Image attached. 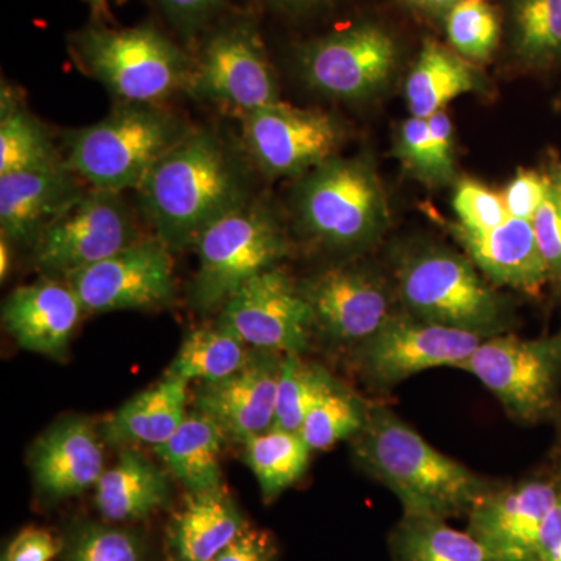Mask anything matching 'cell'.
I'll list each match as a JSON object with an SVG mask.
<instances>
[{
    "label": "cell",
    "mask_w": 561,
    "mask_h": 561,
    "mask_svg": "<svg viewBox=\"0 0 561 561\" xmlns=\"http://www.w3.org/2000/svg\"><path fill=\"white\" fill-rule=\"evenodd\" d=\"M187 91L242 116L279 102L275 70L254 22L228 21L206 36Z\"/></svg>",
    "instance_id": "12"
},
{
    "label": "cell",
    "mask_w": 561,
    "mask_h": 561,
    "mask_svg": "<svg viewBox=\"0 0 561 561\" xmlns=\"http://www.w3.org/2000/svg\"><path fill=\"white\" fill-rule=\"evenodd\" d=\"M80 68L122 103L160 105L187 91L194 61L153 25L92 24L70 38Z\"/></svg>",
    "instance_id": "6"
},
{
    "label": "cell",
    "mask_w": 561,
    "mask_h": 561,
    "mask_svg": "<svg viewBox=\"0 0 561 561\" xmlns=\"http://www.w3.org/2000/svg\"><path fill=\"white\" fill-rule=\"evenodd\" d=\"M457 368L474 376L516 423L540 424L559 416L561 331L538 339L494 335Z\"/></svg>",
    "instance_id": "8"
},
{
    "label": "cell",
    "mask_w": 561,
    "mask_h": 561,
    "mask_svg": "<svg viewBox=\"0 0 561 561\" xmlns=\"http://www.w3.org/2000/svg\"><path fill=\"white\" fill-rule=\"evenodd\" d=\"M354 463L400 500L404 515L456 518L497 485L426 442L387 405L373 402L364 430L351 438Z\"/></svg>",
    "instance_id": "2"
},
{
    "label": "cell",
    "mask_w": 561,
    "mask_h": 561,
    "mask_svg": "<svg viewBox=\"0 0 561 561\" xmlns=\"http://www.w3.org/2000/svg\"><path fill=\"white\" fill-rule=\"evenodd\" d=\"M451 49L471 62L490 60L500 46L501 16L486 0H459L445 16Z\"/></svg>",
    "instance_id": "37"
},
{
    "label": "cell",
    "mask_w": 561,
    "mask_h": 561,
    "mask_svg": "<svg viewBox=\"0 0 561 561\" xmlns=\"http://www.w3.org/2000/svg\"><path fill=\"white\" fill-rule=\"evenodd\" d=\"M561 169L551 172L548 194L531 219L549 283L561 287Z\"/></svg>",
    "instance_id": "39"
},
{
    "label": "cell",
    "mask_w": 561,
    "mask_h": 561,
    "mask_svg": "<svg viewBox=\"0 0 561 561\" xmlns=\"http://www.w3.org/2000/svg\"><path fill=\"white\" fill-rule=\"evenodd\" d=\"M62 541L49 530L27 527L16 535L3 553L9 561H50L61 553Z\"/></svg>",
    "instance_id": "43"
},
{
    "label": "cell",
    "mask_w": 561,
    "mask_h": 561,
    "mask_svg": "<svg viewBox=\"0 0 561 561\" xmlns=\"http://www.w3.org/2000/svg\"><path fill=\"white\" fill-rule=\"evenodd\" d=\"M283 359L278 351L251 348L238 371L220 381L198 383L192 397L194 411L213 420L228 442L239 445L272 430Z\"/></svg>",
    "instance_id": "18"
},
{
    "label": "cell",
    "mask_w": 561,
    "mask_h": 561,
    "mask_svg": "<svg viewBox=\"0 0 561 561\" xmlns=\"http://www.w3.org/2000/svg\"><path fill=\"white\" fill-rule=\"evenodd\" d=\"M138 241L135 217L121 192L87 187L41 234L33 262L47 278L68 280Z\"/></svg>",
    "instance_id": "10"
},
{
    "label": "cell",
    "mask_w": 561,
    "mask_h": 561,
    "mask_svg": "<svg viewBox=\"0 0 561 561\" xmlns=\"http://www.w3.org/2000/svg\"><path fill=\"white\" fill-rule=\"evenodd\" d=\"M219 321L250 348L305 354L313 341L312 316L298 280L280 267L253 276L228 298Z\"/></svg>",
    "instance_id": "15"
},
{
    "label": "cell",
    "mask_w": 561,
    "mask_h": 561,
    "mask_svg": "<svg viewBox=\"0 0 561 561\" xmlns=\"http://www.w3.org/2000/svg\"><path fill=\"white\" fill-rule=\"evenodd\" d=\"M400 60L397 38L371 21L308 41L297 54L302 80L343 102L367 101L386 90Z\"/></svg>",
    "instance_id": "11"
},
{
    "label": "cell",
    "mask_w": 561,
    "mask_h": 561,
    "mask_svg": "<svg viewBox=\"0 0 561 561\" xmlns=\"http://www.w3.org/2000/svg\"><path fill=\"white\" fill-rule=\"evenodd\" d=\"M391 276L402 311L483 339L507 334L515 309L467 254L434 242H413L393 251Z\"/></svg>",
    "instance_id": "3"
},
{
    "label": "cell",
    "mask_w": 561,
    "mask_h": 561,
    "mask_svg": "<svg viewBox=\"0 0 561 561\" xmlns=\"http://www.w3.org/2000/svg\"><path fill=\"white\" fill-rule=\"evenodd\" d=\"M485 339L400 311L353 353L368 389L386 393L405 379L437 367L457 368Z\"/></svg>",
    "instance_id": "13"
},
{
    "label": "cell",
    "mask_w": 561,
    "mask_h": 561,
    "mask_svg": "<svg viewBox=\"0 0 561 561\" xmlns=\"http://www.w3.org/2000/svg\"><path fill=\"white\" fill-rule=\"evenodd\" d=\"M373 402L365 401L337 378L312 405L300 427V435L312 451H324L356 437L370 416Z\"/></svg>",
    "instance_id": "34"
},
{
    "label": "cell",
    "mask_w": 561,
    "mask_h": 561,
    "mask_svg": "<svg viewBox=\"0 0 561 561\" xmlns=\"http://www.w3.org/2000/svg\"><path fill=\"white\" fill-rule=\"evenodd\" d=\"M560 179H561V171H560Z\"/></svg>",
    "instance_id": "50"
},
{
    "label": "cell",
    "mask_w": 561,
    "mask_h": 561,
    "mask_svg": "<svg viewBox=\"0 0 561 561\" xmlns=\"http://www.w3.org/2000/svg\"><path fill=\"white\" fill-rule=\"evenodd\" d=\"M278 548L267 530L247 524L214 561H276Z\"/></svg>",
    "instance_id": "42"
},
{
    "label": "cell",
    "mask_w": 561,
    "mask_h": 561,
    "mask_svg": "<svg viewBox=\"0 0 561 561\" xmlns=\"http://www.w3.org/2000/svg\"><path fill=\"white\" fill-rule=\"evenodd\" d=\"M481 72L471 61L437 41L424 43L405 81V101L411 116H434L460 95L482 90Z\"/></svg>",
    "instance_id": "26"
},
{
    "label": "cell",
    "mask_w": 561,
    "mask_h": 561,
    "mask_svg": "<svg viewBox=\"0 0 561 561\" xmlns=\"http://www.w3.org/2000/svg\"><path fill=\"white\" fill-rule=\"evenodd\" d=\"M250 351L231 328L217 320L213 327L197 328L184 337L164 376L198 383L220 381L245 364Z\"/></svg>",
    "instance_id": "31"
},
{
    "label": "cell",
    "mask_w": 561,
    "mask_h": 561,
    "mask_svg": "<svg viewBox=\"0 0 561 561\" xmlns=\"http://www.w3.org/2000/svg\"><path fill=\"white\" fill-rule=\"evenodd\" d=\"M561 494V468L500 485L468 513V531L496 561H538V538Z\"/></svg>",
    "instance_id": "17"
},
{
    "label": "cell",
    "mask_w": 561,
    "mask_h": 561,
    "mask_svg": "<svg viewBox=\"0 0 561 561\" xmlns=\"http://www.w3.org/2000/svg\"><path fill=\"white\" fill-rule=\"evenodd\" d=\"M394 157L427 187L456 183V135L446 110L434 116L402 121L394 136Z\"/></svg>",
    "instance_id": "28"
},
{
    "label": "cell",
    "mask_w": 561,
    "mask_h": 561,
    "mask_svg": "<svg viewBox=\"0 0 561 561\" xmlns=\"http://www.w3.org/2000/svg\"><path fill=\"white\" fill-rule=\"evenodd\" d=\"M83 312L68 280L44 276L11 291L2 306V321L22 350L60 359Z\"/></svg>",
    "instance_id": "20"
},
{
    "label": "cell",
    "mask_w": 561,
    "mask_h": 561,
    "mask_svg": "<svg viewBox=\"0 0 561 561\" xmlns=\"http://www.w3.org/2000/svg\"><path fill=\"white\" fill-rule=\"evenodd\" d=\"M334 376L323 365L306 360L305 354H284L276 389V430L298 432L312 405Z\"/></svg>",
    "instance_id": "35"
},
{
    "label": "cell",
    "mask_w": 561,
    "mask_h": 561,
    "mask_svg": "<svg viewBox=\"0 0 561 561\" xmlns=\"http://www.w3.org/2000/svg\"><path fill=\"white\" fill-rule=\"evenodd\" d=\"M453 208L457 216L456 225L471 232L494 230L511 219L501 192H494L472 179L456 181Z\"/></svg>",
    "instance_id": "38"
},
{
    "label": "cell",
    "mask_w": 561,
    "mask_h": 561,
    "mask_svg": "<svg viewBox=\"0 0 561 561\" xmlns=\"http://www.w3.org/2000/svg\"><path fill=\"white\" fill-rule=\"evenodd\" d=\"M262 2L280 13L302 14L319 10L332 0H262Z\"/></svg>",
    "instance_id": "46"
},
{
    "label": "cell",
    "mask_w": 561,
    "mask_h": 561,
    "mask_svg": "<svg viewBox=\"0 0 561 561\" xmlns=\"http://www.w3.org/2000/svg\"><path fill=\"white\" fill-rule=\"evenodd\" d=\"M242 448L243 461L260 483L265 502L275 501L301 481L312 454L300 432L276 427L247 438Z\"/></svg>",
    "instance_id": "29"
},
{
    "label": "cell",
    "mask_w": 561,
    "mask_h": 561,
    "mask_svg": "<svg viewBox=\"0 0 561 561\" xmlns=\"http://www.w3.org/2000/svg\"><path fill=\"white\" fill-rule=\"evenodd\" d=\"M65 162L43 122L21 105L2 88L0 113V176L9 173L38 171Z\"/></svg>",
    "instance_id": "32"
},
{
    "label": "cell",
    "mask_w": 561,
    "mask_h": 561,
    "mask_svg": "<svg viewBox=\"0 0 561 561\" xmlns=\"http://www.w3.org/2000/svg\"><path fill=\"white\" fill-rule=\"evenodd\" d=\"M194 249L198 267L190 301L195 311L208 316L220 311L247 280L279 267L290 243L271 203L254 197L203 232Z\"/></svg>",
    "instance_id": "7"
},
{
    "label": "cell",
    "mask_w": 561,
    "mask_h": 561,
    "mask_svg": "<svg viewBox=\"0 0 561 561\" xmlns=\"http://www.w3.org/2000/svg\"><path fill=\"white\" fill-rule=\"evenodd\" d=\"M191 130L160 105L119 102L102 121L66 133L65 164L95 190L138 191Z\"/></svg>",
    "instance_id": "5"
},
{
    "label": "cell",
    "mask_w": 561,
    "mask_h": 561,
    "mask_svg": "<svg viewBox=\"0 0 561 561\" xmlns=\"http://www.w3.org/2000/svg\"><path fill=\"white\" fill-rule=\"evenodd\" d=\"M409 9L416 11L427 18H438L445 20L448 11L456 5L459 0H401Z\"/></svg>",
    "instance_id": "45"
},
{
    "label": "cell",
    "mask_w": 561,
    "mask_h": 561,
    "mask_svg": "<svg viewBox=\"0 0 561 561\" xmlns=\"http://www.w3.org/2000/svg\"><path fill=\"white\" fill-rule=\"evenodd\" d=\"M61 541L62 561H150L142 535L114 523L72 524Z\"/></svg>",
    "instance_id": "36"
},
{
    "label": "cell",
    "mask_w": 561,
    "mask_h": 561,
    "mask_svg": "<svg viewBox=\"0 0 561 561\" xmlns=\"http://www.w3.org/2000/svg\"><path fill=\"white\" fill-rule=\"evenodd\" d=\"M101 437L90 421L70 416L33 443L28 465L44 501L69 500L98 485L105 472Z\"/></svg>",
    "instance_id": "19"
},
{
    "label": "cell",
    "mask_w": 561,
    "mask_h": 561,
    "mask_svg": "<svg viewBox=\"0 0 561 561\" xmlns=\"http://www.w3.org/2000/svg\"><path fill=\"white\" fill-rule=\"evenodd\" d=\"M144 214L165 249H191L203 232L256 197L243 151L209 128H192L138 190Z\"/></svg>",
    "instance_id": "1"
},
{
    "label": "cell",
    "mask_w": 561,
    "mask_h": 561,
    "mask_svg": "<svg viewBox=\"0 0 561 561\" xmlns=\"http://www.w3.org/2000/svg\"><path fill=\"white\" fill-rule=\"evenodd\" d=\"M549 183H551V173L519 169L501 192L502 201L511 217L531 221L548 194Z\"/></svg>",
    "instance_id": "40"
},
{
    "label": "cell",
    "mask_w": 561,
    "mask_h": 561,
    "mask_svg": "<svg viewBox=\"0 0 561 561\" xmlns=\"http://www.w3.org/2000/svg\"><path fill=\"white\" fill-rule=\"evenodd\" d=\"M84 311L154 309L175 298L171 251L160 239H140L68 279Z\"/></svg>",
    "instance_id": "16"
},
{
    "label": "cell",
    "mask_w": 561,
    "mask_h": 561,
    "mask_svg": "<svg viewBox=\"0 0 561 561\" xmlns=\"http://www.w3.org/2000/svg\"><path fill=\"white\" fill-rule=\"evenodd\" d=\"M225 0H157L168 20L186 38L197 35L216 18Z\"/></svg>",
    "instance_id": "41"
},
{
    "label": "cell",
    "mask_w": 561,
    "mask_h": 561,
    "mask_svg": "<svg viewBox=\"0 0 561 561\" xmlns=\"http://www.w3.org/2000/svg\"><path fill=\"white\" fill-rule=\"evenodd\" d=\"M295 227L317 250L362 256L390 227V208L375 165L364 157L330 158L297 180Z\"/></svg>",
    "instance_id": "4"
},
{
    "label": "cell",
    "mask_w": 561,
    "mask_h": 561,
    "mask_svg": "<svg viewBox=\"0 0 561 561\" xmlns=\"http://www.w3.org/2000/svg\"><path fill=\"white\" fill-rule=\"evenodd\" d=\"M454 239L493 286L537 297L549 283L530 220H505L494 230L471 232L451 225Z\"/></svg>",
    "instance_id": "22"
},
{
    "label": "cell",
    "mask_w": 561,
    "mask_h": 561,
    "mask_svg": "<svg viewBox=\"0 0 561 561\" xmlns=\"http://www.w3.org/2000/svg\"><path fill=\"white\" fill-rule=\"evenodd\" d=\"M245 526L224 486L187 491L165 529L169 561H214Z\"/></svg>",
    "instance_id": "23"
},
{
    "label": "cell",
    "mask_w": 561,
    "mask_h": 561,
    "mask_svg": "<svg viewBox=\"0 0 561 561\" xmlns=\"http://www.w3.org/2000/svg\"><path fill=\"white\" fill-rule=\"evenodd\" d=\"M0 561H9V560L5 559V556H2V560H0Z\"/></svg>",
    "instance_id": "49"
},
{
    "label": "cell",
    "mask_w": 561,
    "mask_h": 561,
    "mask_svg": "<svg viewBox=\"0 0 561 561\" xmlns=\"http://www.w3.org/2000/svg\"><path fill=\"white\" fill-rule=\"evenodd\" d=\"M393 561H496L470 531L446 519L404 515L390 537Z\"/></svg>",
    "instance_id": "30"
},
{
    "label": "cell",
    "mask_w": 561,
    "mask_h": 561,
    "mask_svg": "<svg viewBox=\"0 0 561 561\" xmlns=\"http://www.w3.org/2000/svg\"><path fill=\"white\" fill-rule=\"evenodd\" d=\"M87 187L65 162L0 176V230L13 245L35 247L44 230Z\"/></svg>",
    "instance_id": "21"
},
{
    "label": "cell",
    "mask_w": 561,
    "mask_h": 561,
    "mask_svg": "<svg viewBox=\"0 0 561 561\" xmlns=\"http://www.w3.org/2000/svg\"><path fill=\"white\" fill-rule=\"evenodd\" d=\"M94 489L95 507L105 522L114 524L142 522L168 507L172 497L164 470L131 448H124Z\"/></svg>",
    "instance_id": "25"
},
{
    "label": "cell",
    "mask_w": 561,
    "mask_h": 561,
    "mask_svg": "<svg viewBox=\"0 0 561 561\" xmlns=\"http://www.w3.org/2000/svg\"><path fill=\"white\" fill-rule=\"evenodd\" d=\"M242 122L247 154L268 179H301L339 154L345 139L331 114L280 101L245 114Z\"/></svg>",
    "instance_id": "14"
},
{
    "label": "cell",
    "mask_w": 561,
    "mask_h": 561,
    "mask_svg": "<svg viewBox=\"0 0 561 561\" xmlns=\"http://www.w3.org/2000/svg\"><path fill=\"white\" fill-rule=\"evenodd\" d=\"M538 561H561V494L542 523L538 538Z\"/></svg>",
    "instance_id": "44"
},
{
    "label": "cell",
    "mask_w": 561,
    "mask_h": 561,
    "mask_svg": "<svg viewBox=\"0 0 561 561\" xmlns=\"http://www.w3.org/2000/svg\"><path fill=\"white\" fill-rule=\"evenodd\" d=\"M91 7L95 18H106L110 14V2L124 3L125 0H84Z\"/></svg>",
    "instance_id": "48"
},
{
    "label": "cell",
    "mask_w": 561,
    "mask_h": 561,
    "mask_svg": "<svg viewBox=\"0 0 561 561\" xmlns=\"http://www.w3.org/2000/svg\"><path fill=\"white\" fill-rule=\"evenodd\" d=\"M190 382L164 376L150 389L122 404L102 426V438L113 446H158L168 442L190 415Z\"/></svg>",
    "instance_id": "24"
},
{
    "label": "cell",
    "mask_w": 561,
    "mask_h": 561,
    "mask_svg": "<svg viewBox=\"0 0 561 561\" xmlns=\"http://www.w3.org/2000/svg\"><path fill=\"white\" fill-rule=\"evenodd\" d=\"M13 265V243L7 238H0V279L5 280L11 273Z\"/></svg>",
    "instance_id": "47"
},
{
    "label": "cell",
    "mask_w": 561,
    "mask_h": 561,
    "mask_svg": "<svg viewBox=\"0 0 561 561\" xmlns=\"http://www.w3.org/2000/svg\"><path fill=\"white\" fill-rule=\"evenodd\" d=\"M507 27L513 55L526 68L561 62V0H508Z\"/></svg>",
    "instance_id": "33"
},
{
    "label": "cell",
    "mask_w": 561,
    "mask_h": 561,
    "mask_svg": "<svg viewBox=\"0 0 561 561\" xmlns=\"http://www.w3.org/2000/svg\"><path fill=\"white\" fill-rule=\"evenodd\" d=\"M227 440L224 432L203 413L190 412L179 431L153 453L183 483L187 491L221 486V453Z\"/></svg>",
    "instance_id": "27"
},
{
    "label": "cell",
    "mask_w": 561,
    "mask_h": 561,
    "mask_svg": "<svg viewBox=\"0 0 561 561\" xmlns=\"http://www.w3.org/2000/svg\"><path fill=\"white\" fill-rule=\"evenodd\" d=\"M313 339L353 351L402 311L397 284L379 265L346 257L298 280Z\"/></svg>",
    "instance_id": "9"
}]
</instances>
